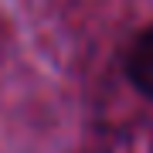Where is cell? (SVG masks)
<instances>
[{"instance_id":"obj_1","label":"cell","mask_w":153,"mask_h":153,"mask_svg":"<svg viewBox=\"0 0 153 153\" xmlns=\"http://www.w3.org/2000/svg\"><path fill=\"white\" fill-rule=\"evenodd\" d=\"M126 75L143 95H153V27H146L133 41L126 55Z\"/></svg>"}]
</instances>
